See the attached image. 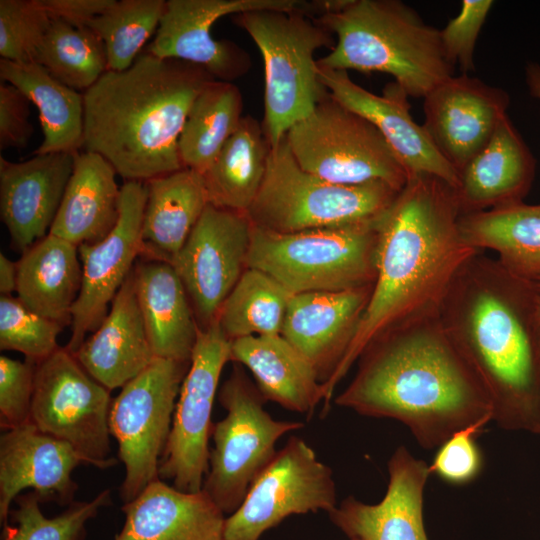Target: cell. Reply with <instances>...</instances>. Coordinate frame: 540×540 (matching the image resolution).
Here are the masks:
<instances>
[{"mask_svg":"<svg viewBox=\"0 0 540 540\" xmlns=\"http://www.w3.org/2000/svg\"><path fill=\"white\" fill-rule=\"evenodd\" d=\"M36 363L0 356V426L10 430L30 422Z\"/></svg>","mask_w":540,"mask_h":540,"instance_id":"43","label":"cell"},{"mask_svg":"<svg viewBox=\"0 0 540 540\" xmlns=\"http://www.w3.org/2000/svg\"><path fill=\"white\" fill-rule=\"evenodd\" d=\"M78 255L76 245L49 233L22 252L16 262L19 300L43 317L71 325L82 284Z\"/></svg>","mask_w":540,"mask_h":540,"instance_id":"30","label":"cell"},{"mask_svg":"<svg viewBox=\"0 0 540 540\" xmlns=\"http://www.w3.org/2000/svg\"><path fill=\"white\" fill-rule=\"evenodd\" d=\"M315 20L336 36L331 51L317 60L319 66L386 73L417 98L454 75L440 30L402 1L346 0Z\"/></svg>","mask_w":540,"mask_h":540,"instance_id":"5","label":"cell"},{"mask_svg":"<svg viewBox=\"0 0 540 540\" xmlns=\"http://www.w3.org/2000/svg\"><path fill=\"white\" fill-rule=\"evenodd\" d=\"M332 469L302 438L293 436L250 486L242 504L225 520V540H259L294 514H328L337 506Z\"/></svg>","mask_w":540,"mask_h":540,"instance_id":"14","label":"cell"},{"mask_svg":"<svg viewBox=\"0 0 540 540\" xmlns=\"http://www.w3.org/2000/svg\"><path fill=\"white\" fill-rule=\"evenodd\" d=\"M388 474L387 491L379 503L348 496L329 513L330 520L350 539L429 540L423 518L429 465L399 446L388 461Z\"/></svg>","mask_w":540,"mask_h":540,"instance_id":"22","label":"cell"},{"mask_svg":"<svg viewBox=\"0 0 540 540\" xmlns=\"http://www.w3.org/2000/svg\"><path fill=\"white\" fill-rule=\"evenodd\" d=\"M350 540H357V539H350Z\"/></svg>","mask_w":540,"mask_h":540,"instance_id":"50","label":"cell"},{"mask_svg":"<svg viewBox=\"0 0 540 540\" xmlns=\"http://www.w3.org/2000/svg\"><path fill=\"white\" fill-rule=\"evenodd\" d=\"M382 217L294 233L253 226L248 268L270 275L292 295L371 286L377 273Z\"/></svg>","mask_w":540,"mask_h":540,"instance_id":"6","label":"cell"},{"mask_svg":"<svg viewBox=\"0 0 540 540\" xmlns=\"http://www.w3.org/2000/svg\"><path fill=\"white\" fill-rule=\"evenodd\" d=\"M533 303V318H534V327L535 335L538 345V350L540 353V274L528 280Z\"/></svg>","mask_w":540,"mask_h":540,"instance_id":"48","label":"cell"},{"mask_svg":"<svg viewBox=\"0 0 540 540\" xmlns=\"http://www.w3.org/2000/svg\"><path fill=\"white\" fill-rule=\"evenodd\" d=\"M455 190L444 180L418 174L380 221L377 273L354 340L324 385L325 403L338 383L379 335L439 312L458 272L476 253L462 237Z\"/></svg>","mask_w":540,"mask_h":540,"instance_id":"2","label":"cell"},{"mask_svg":"<svg viewBox=\"0 0 540 540\" xmlns=\"http://www.w3.org/2000/svg\"><path fill=\"white\" fill-rule=\"evenodd\" d=\"M189 365L190 362L155 358L112 401L109 430L118 442L119 458L125 467L120 488L123 503L133 500L159 478L176 398Z\"/></svg>","mask_w":540,"mask_h":540,"instance_id":"11","label":"cell"},{"mask_svg":"<svg viewBox=\"0 0 540 540\" xmlns=\"http://www.w3.org/2000/svg\"><path fill=\"white\" fill-rule=\"evenodd\" d=\"M112 401L66 347L36 363L30 422L100 469L117 463L110 447Z\"/></svg>","mask_w":540,"mask_h":540,"instance_id":"12","label":"cell"},{"mask_svg":"<svg viewBox=\"0 0 540 540\" xmlns=\"http://www.w3.org/2000/svg\"><path fill=\"white\" fill-rule=\"evenodd\" d=\"M483 427L474 425L456 432L438 447L431 474L443 481L462 485L473 481L481 472L483 460L475 437Z\"/></svg>","mask_w":540,"mask_h":540,"instance_id":"44","label":"cell"},{"mask_svg":"<svg viewBox=\"0 0 540 540\" xmlns=\"http://www.w3.org/2000/svg\"><path fill=\"white\" fill-rule=\"evenodd\" d=\"M116 170L100 154L76 153L74 167L49 234L77 247L105 238L119 216Z\"/></svg>","mask_w":540,"mask_h":540,"instance_id":"29","label":"cell"},{"mask_svg":"<svg viewBox=\"0 0 540 540\" xmlns=\"http://www.w3.org/2000/svg\"><path fill=\"white\" fill-rule=\"evenodd\" d=\"M51 22L41 0H0L1 59L34 62Z\"/></svg>","mask_w":540,"mask_h":540,"instance_id":"41","label":"cell"},{"mask_svg":"<svg viewBox=\"0 0 540 540\" xmlns=\"http://www.w3.org/2000/svg\"><path fill=\"white\" fill-rule=\"evenodd\" d=\"M35 63L75 90L89 89L108 70L102 40L89 27H75L52 19Z\"/></svg>","mask_w":540,"mask_h":540,"instance_id":"37","label":"cell"},{"mask_svg":"<svg viewBox=\"0 0 540 540\" xmlns=\"http://www.w3.org/2000/svg\"><path fill=\"white\" fill-rule=\"evenodd\" d=\"M231 361L250 370L266 401L285 409L310 415L325 400L316 369L281 334L232 340Z\"/></svg>","mask_w":540,"mask_h":540,"instance_id":"28","label":"cell"},{"mask_svg":"<svg viewBox=\"0 0 540 540\" xmlns=\"http://www.w3.org/2000/svg\"><path fill=\"white\" fill-rule=\"evenodd\" d=\"M423 99V127L458 173L489 142L510 102L506 91L468 74L451 76Z\"/></svg>","mask_w":540,"mask_h":540,"instance_id":"18","label":"cell"},{"mask_svg":"<svg viewBox=\"0 0 540 540\" xmlns=\"http://www.w3.org/2000/svg\"><path fill=\"white\" fill-rule=\"evenodd\" d=\"M271 149L262 123L243 116L202 174L209 204L246 213L263 183Z\"/></svg>","mask_w":540,"mask_h":540,"instance_id":"34","label":"cell"},{"mask_svg":"<svg viewBox=\"0 0 540 540\" xmlns=\"http://www.w3.org/2000/svg\"><path fill=\"white\" fill-rule=\"evenodd\" d=\"M251 37L264 63V120L271 146L308 117L329 93L318 76L314 53L334 47V35L300 11L254 10L233 16Z\"/></svg>","mask_w":540,"mask_h":540,"instance_id":"7","label":"cell"},{"mask_svg":"<svg viewBox=\"0 0 540 540\" xmlns=\"http://www.w3.org/2000/svg\"><path fill=\"white\" fill-rule=\"evenodd\" d=\"M372 289L373 285L291 296L281 335L309 360L324 385L344 360Z\"/></svg>","mask_w":540,"mask_h":540,"instance_id":"20","label":"cell"},{"mask_svg":"<svg viewBox=\"0 0 540 540\" xmlns=\"http://www.w3.org/2000/svg\"><path fill=\"white\" fill-rule=\"evenodd\" d=\"M121 509L125 522L114 540H225L224 513L203 490L184 492L158 478Z\"/></svg>","mask_w":540,"mask_h":540,"instance_id":"25","label":"cell"},{"mask_svg":"<svg viewBox=\"0 0 540 540\" xmlns=\"http://www.w3.org/2000/svg\"><path fill=\"white\" fill-rule=\"evenodd\" d=\"M17 286V263L0 254V293L10 296Z\"/></svg>","mask_w":540,"mask_h":540,"instance_id":"47","label":"cell"},{"mask_svg":"<svg viewBox=\"0 0 540 540\" xmlns=\"http://www.w3.org/2000/svg\"><path fill=\"white\" fill-rule=\"evenodd\" d=\"M115 0H41L51 19L62 20L75 27L88 24L109 8Z\"/></svg>","mask_w":540,"mask_h":540,"instance_id":"46","label":"cell"},{"mask_svg":"<svg viewBox=\"0 0 540 540\" xmlns=\"http://www.w3.org/2000/svg\"><path fill=\"white\" fill-rule=\"evenodd\" d=\"M73 354L109 391L122 388L156 358L144 326L133 270L101 325Z\"/></svg>","mask_w":540,"mask_h":540,"instance_id":"26","label":"cell"},{"mask_svg":"<svg viewBox=\"0 0 540 540\" xmlns=\"http://www.w3.org/2000/svg\"><path fill=\"white\" fill-rule=\"evenodd\" d=\"M218 397L226 416L212 428L214 448L202 490L224 514H232L276 455L279 438L303 423L275 420L264 409L266 400L257 386L237 363Z\"/></svg>","mask_w":540,"mask_h":540,"instance_id":"10","label":"cell"},{"mask_svg":"<svg viewBox=\"0 0 540 540\" xmlns=\"http://www.w3.org/2000/svg\"><path fill=\"white\" fill-rule=\"evenodd\" d=\"M165 6V0H115L88 24L104 44L108 70L124 71L134 63L156 33Z\"/></svg>","mask_w":540,"mask_h":540,"instance_id":"38","label":"cell"},{"mask_svg":"<svg viewBox=\"0 0 540 540\" xmlns=\"http://www.w3.org/2000/svg\"><path fill=\"white\" fill-rule=\"evenodd\" d=\"M493 5L492 0H463L458 15L440 30L445 55L454 67L459 66L462 74L475 70L476 41Z\"/></svg>","mask_w":540,"mask_h":540,"instance_id":"42","label":"cell"},{"mask_svg":"<svg viewBox=\"0 0 540 540\" xmlns=\"http://www.w3.org/2000/svg\"><path fill=\"white\" fill-rule=\"evenodd\" d=\"M459 227L471 247L495 252L514 276L531 280L540 274V204L519 202L460 215Z\"/></svg>","mask_w":540,"mask_h":540,"instance_id":"32","label":"cell"},{"mask_svg":"<svg viewBox=\"0 0 540 540\" xmlns=\"http://www.w3.org/2000/svg\"><path fill=\"white\" fill-rule=\"evenodd\" d=\"M243 110L240 89L214 80L195 98L178 139L184 168L203 174L237 129Z\"/></svg>","mask_w":540,"mask_h":540,"instance_id":"35","label":"cell"},{"mask_svg":"<svg viewBox=\"0 0 540 540\" xmlns=\"http://www.w3.org/2000/svg\"><path fill=\"white\" fill-rule=\"evenodd\" d=\"M335 404L406 425L425 449L492 421L481 382L447 334L439 312L392 328L362 351Z\"/></svg>","mask_w":540,"mask_h":540,"instance_id":"1","label":"cell"},{"mask_svg":"<svg viewBox=\"0 0 540 540\" xmlns=\"http://www.w3.org/2000/svg\"><path fill=\"white\" fill-rule=\"evenodd\" d=\"M15 502L3 525L2 540H84L88 521L111 503V491L104 489L90 501L73 502L52 518L42 513L33 491L17 496Z\"/></svg>","mask_w":540,"mask_h":540,"instance_id":"39","label":"cell"},{"mask_svg":"<svg viewBox=\"0 0 540 540\" xmlns=\"http://www.w3.org/2000/svg\"><path fill=\"white\" fill-rule=\"evenodd\" d=\"M75 155L39 154L22 162L0 157V215L18 250L24 252L50 231Z\"/></svg>","mask_w":540,"mask_h":540,"instance_id":"23","label":"cell"},{"mask_svg":"<svg viewBox=\"0 0 540 540\" xmlns=\"http://www.w3.org/2000/svg\"><path fill=\"white\" fill-rule=\"evenodd\" d=\"M63 325L26 307L17 297H0V349L22 353L38 363L58 348Z\"/></svg>","mask_w":540,"mask_h":540,"instance_id":"40","label":"cell"},{"mask_svg":"<svg viewBox=\"0 0 540 540\" xmlns=\"http://www.w3.org/2000/svg\"><path fill=\"white\" fill-rule=\"evenodd\" d=\"M535 171V158L506 115L485 147L458 173L454 190L460 215L523 202Z\"/></svg>","mask_w":540,"mask_h":540,"instance_id":"24","label":"cell"},{"mask_svg":"<svg viewBox=\"0 0 540 540\" xmlns=\"http://www.w3.org/2000/svg\"><path fill=\"white\" fill-rule=\"evenodd\" d=\"M1 82L18 88L39 111L43 140L33 155L83 148V94L54 78L35 62L0 60Z\"/></svg>","mask_w":540,"mask_h":540,"instance_id":"33","label":"cell"},{"mask_svg":"<svg viewBox=\"0 0 540 540\" xmlns=\"http://www.w3.org/2000/svg\"><path fill=\"white\" fill-rule=\"evenodd\" d=\"M285 139L304 170L332 183L382 181L401 191L409 180L376 126L330 93L289 129Z\"/></svg>","mask_w":540,"mask_h":540,"instance_id":"9","label":"cell"},{"mask_svg":"<svg viewBox=\"0 0 540 540\" xmlns=\"http://www.w3.org/2000/svg\"><path fill=\"white\" fill-rule=\"evenodd\" d=\"M145 183L144 254L171 262L209 204L203 176L182 168Z\"/></svg>","mask_w":540,"mask_h":540,"instance_id":"31","label":"cell"},{"mask_svg":"<svg viewBox=\"0 0 540 540\" xmlns=\"http://www.w3.org/2000/svg\"><path fill=\"white\" fill-rule=\"evenodd\" d=\"M318 76L328 92L347 108L373 123L406 169L409 178L418 174L436 176L456 189L458 172L440 155L423 125L410 114L404 89L395 81L382 95L374 94L354 82L347 71L317 64Z\"/></svg>","mask_w":540,"mask_h":540,"instance_id":"19","label":"cell"},{"mask_svg":"<svg viewBox=\"0 0 540 540\" xmlns=\"http://www.w3.org/2000/svg\"><path fill=\"white\" fill-rule=\"evenodd\" d=\"M266 9L313 16V2L304 0H168L145 51L198 65L215 80L233 83L249 71L251 58L236 43L214 39L211 29L223 16Z\"/></svg>","mask_w":540,"mask_h":540,"instance_id":"15","label":"cell"},{"mask_svg":"<svg viewBox=\"0 0 540 540\" xmlns=\"http://www.w3.org/2000/svg\"><path fill=\"white\" fill-rule=\"evenodd\" d=\"M399 192L382 181L341 185L307 172L284 137L272 146L263 183L246 214L253 226L278 233L340 227L379 219Z\"/></svg>","mask_w":540,"mask_h":540,"instance_id":"8","label":"cell"},{"mask_svg":"<svg viewBox=\"0 0 540 540\" xmlns=\"http://www.w3.org/2000/svg\"><path fill=\"white\" fill-rule=\"evenodd\" d=\"M29 99L15 86L0 85V149H23L34 128L29 121Z\"/></svg>","mask_w":540,"mask_h":540,"instance_id":"45","label":"cell"},{"mask_svg":"<svg viewBox=\"0 0 540 540\" xmlns=\"http://www.w3.org/2000/svg\"><path fill=\"white\" fill-rule=\"evenodd\" d=\"M291 296L270 275L247 268L222 304L217 321L231 341L281 334Z\"/></svg>","mask_w":540,"mask_h":540,"instance_id":"36","label":"cell"},{"mask_svg":"<svg viewBox=\"0 0 540 540\" xmlns=\"http://www.w3.org/2000/svg\"><path fill=\"white\" fill-rule=\"evenodd\" d=\"M87 464L68 443L28 422L0 438V522L8 523L11 504L25 489L40 502L70 505L78 489L73 470Z\"/></svg>","mask_w":540,"mask_h":540,"instance_id":"21","label":"cell"},{"mask_svg":"<svg viewBox=\"0 0 540 540\" xmlns=\"http://www.w3.org/2000/svg\"><path fill=\"white\" fill-rule=\"evenodd\" d=\"M525 80L529 93L540 100V65L529 63L525 68Z\"/></svg>","mask_w":540,"mask_h":540,"instance_id":"49","label":"cell"},{"mask_svg":"<svg viewBox=\"0 0 540 540\" xmlns=\"http://www.w3.org/2000/svg\"><path fill=\"white\" fill-rule=\"evenodd\" d=\"M439 316L487 392L492 420L540 436V353L528 280L478 252L458 272Z\"/></svg>","mask_w":540,"mask_h":540,"instance_id":"3","label":"cell"},{"mask_svg":"<svg viewBox=\"0 0 540 540\" xmlns=\"http://www.w3.org/2000/svg\"><path fill=\"white\" fill-rule=\"evenodd\" d=\"M252 229L246 213L208 204L170 262L184 284L199 328L217 321L222 304L248 268Z\"/></svg>","mask_w":540,"mask_h":540,"instance_id":"16","label":"cell"},{"mask_svg":"<svg viewBox=\"0 0 540 540\" xmlns=\"http://www.w3.org/2000/svg\"><path fill=\"white\" fill-rule=\"evenodd\" d=\"M119 216L102 240L78 246L82 284L72 309V334L66 348L75 353L88 332H94L108 314V305L145 251L142 224L147 200L145 182L125 181L120 187Z\"/></svg>","mask_w":540,"mask_h":540,"instance_id":"17","label":"cell"},{"mask_svg":"<svg viewBox=\"0 0 540 540\" xmlns=\"http://www.w3.org/2000/svg\"><path fill=\"white\" fill-rule=\"evenodd\" d=\"M231 361V340L218 321L199 328L189 369L176 402L159 478L184 492H199L209 470L211 414L219 379Z\"/></svg>","mask_w":540,"mask_h":540,"instance_id":"13","label":"cell"},{"mask_svg":"<svg viewBox=\"0 0 540 540\" xmlns=\"http://www.w3.org/2000/svg\"><path fill=\"white\" fill-rule=\"evenodd\" d=\"M144 326L156 358L190 362L199 326L179 275L168 261L149 258L133 268Z\"/></svg>","mask_w":540,"mask_h":540,"instance_id":"27","label":"cell"},{"mask_svg":"<svg viewBox=\"0 0 540 540\" xmlns=\"http://www.w3.org/2000/svg\"><path fill=\"white\" fill-rule=\"evenodd\" d=\"M215 79L198 65L141 52L84 91V151L103 156L125 181L147 182L183 167L178 139L191 105Z\"/></svg>","mask_w":540,"mask_h":540,"instance_id":"4","label":"cell"}]
</instances>
